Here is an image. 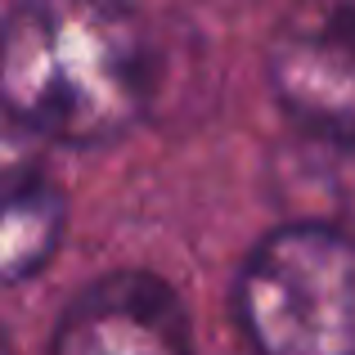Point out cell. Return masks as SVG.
I'll list each match as a JSON object with an SVG mask.
<instances>
[{
    "instance_id": "5b68a950",
    "label": "cell",
    "mask_w": 355,
    "mask_h": 355,
    "mask_svg": "<svg viewBox=\"0 0 355 355\" xmlns=\"http://www.w3.org/2000/svg\"><path fill=\"white\" fill-rule=\"evenodd\" d=\"M63 216H68V202L41 175H27L14 180L5 193V230H0V270H5V284L36 275L45 261L54 257L63 239Z\"/></svg>"
},
{
    "instance_id": "7a4b0ae2",
    "label": "cell",
    "mask_w": 355,
    "mask_h": 355,
    "mask_svg": "<svg viewBox=\"0 0 355 355\" xmlns=\"http://www.w3.org/2000/svg\"><path fill=\"white\" fill-rule=\"evenodd\" d=\"M239 320L261 355H355V234L270 230L239 275Z\"/></svg>"
},
{
    "instance_id": "6da1fadb",
    "label": "cell",
    "mask_w": 355,
    "mask_h": 355,
    "mask_svg": "<svg viewBox=\"0 0 355 355\" xmlns=\"http://www.w3.org/2000/svg\"><path fill=\"white\" fill-rule=\"evenodd\" d=\"M0 90L14 121L63 144H104L153 95V45L126 5L32 0L5 14Z\"/></svg>"
},
{
    "instance_id": "277c9868",
    "label": "cell",
    "mask_w": 355,
    "mask_h": 355,
    "mask_svg": "<svg viewBox=\"0 0 355 355\" xmlns=\"http://www.w3.org/2000/svg\"><path fill=\"white\" fill-rule=\"evenodd\" d=\"M50 355H189V324L171 284L113 270L63 311Z\"/></svg>"
},
{
    "instance_id": "3957f363",
    "label": "cell",
    "mask_w": 355,
    "mask_h": 355,
    "mask_svg": "<svg viewBox=\"0 0 355 355\" xmlns=\"http://www.w3.org/2000/svg\"><path fill=\"white\" fill-rule=\"evenodd\" d=\"M266 72L284 113L333 144H355V5H306L275 27Z\"/></svg>"
}]
</instances>
